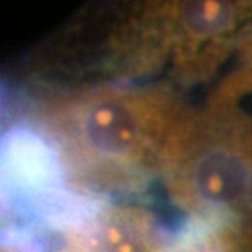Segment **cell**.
<instances>
[{
	"mask_svg": "<svg viewBox=\"0 0 252 252\" xmlns=\"http://www.w3.org/2000/svg\"><path fill=\"white\" fill-rule=\"evenodd\" d=\"M252 8L239 2L168 4V39L176 45V65L183 75H202L215 65L224 41L243 25Z\"/></svg>",
	"mask_w": 252,
	"mask_h": 252,
	"instance_id": "2",
	"label": "cell"
},
{
	"mask_svg": "<svg viewBox=\"0 0 252 252\" xmlns=\"http://www.w3.org/2000/svg\"><path fill=\"white\" fill-rule=\"evenodd\" d=\"M243 53L247 56V60L251 62V67H252V28L245 34V39H243Z\"/></svg>",
	"mask_w": 252,
	"mask_h": 252,
	"instance_id": "5",
	"label": "cell"
},
{
	"mask_svg": "<svg viewBox=\"0 0 252 252\" xmlns=\"http://www.w3.org/2000/svg\"><path fill=\"white\" fill-rule=\"evenodd\" d=\"M4 101H6V86L0 81V114L4 112Z\"/></svg>",
	"mask_w": 252,
	"mask_h": 252,
	"instance_id": "6",
	"label": "cell"
},
{
	"mask_svg": "<svg viewBox=\"0 0 252 252\" xmlns=\"http://www.w3.org/2000/svg\"><path fill=\"white\" fill-rule=\"evenodd\" d=\"M58 178L56 153L34 131H9L0 140V181L8 190L47 187Z\"/></svg>",
	"mask_w": 252,
	"mask_h": 252,
	"instance_id": "3",
	"label": "cell"
},
{
	"mask_svg": "<svg viewBox=\"0 0 252 252\" xmlns=\"http://www.w3.org/2000/svg\"><path fill=\"white\" fill-rule=\"evenodd\" d=\"M82 252H153V241L136 217L120 211L99 217L81 245Z\"/></svg>",
	"mask_w": 252,
	"mask_h": 252,
	"instance_id": "4",
	"label": "cell"
},
{
	"mask_svg": "<svg viewBox=\"0 0 252 252\" xmlns=\"http://www.w3.org/2000/svg\"><path fill=\"white\" fill-rule=\"evenodd\" d=\"M45 116L54 135L88 164L124 170L162 162L183 114L161 90L101 86L65 95Z\"/></svg>",
	"mask_w": 252,
	"mask_h": 252,
	"instance_id": "1",
	"label": "cell"
},
{
	"mask_svg": "<svg viewBox=\"0 0 252 252\" xmlns=\"http://www.w3.org/2000/svg\"><path fill=\"white\" fill-rule=\"evenodd\" d=\"M63 252H75V249H73V245H69V247H67V249H65Z\"/></svg>",
	"mask_w": 252,
	"mask_h": 252,
	"instance_id": "7",
	"label": "cell"
}]
</instances>
